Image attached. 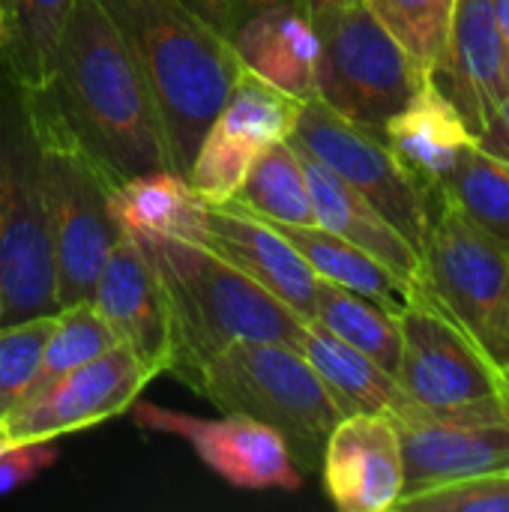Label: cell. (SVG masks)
I'll use <instances>...</instances> for the list:
<instances>
[{
	"label": "cell",
	"instance_id": "6da1fadb",
	"mask_svg": "<svg viewBox=\"0 0 509 512\" xmlns=\"http://www.w3.org/2000/svg\"><path fill=\"white\" fill-rule=\"evenodd\" d=\"M48 90L69 129L114 183L174 168L147 75L102 0L72 3Z\"/></svg>",
	"mask_w": 509,
	"mask_h": 512
},
{
	"label": "cell",
	"instance_id": "7a4b0ae2",
	"mask_svg": "<svg viewBox=\"0 0 509 512\" xmlns=\"http://www.w3.org/2000/svg\"><path fill=\"white\" fill-rule=\"evenodd\" d=\"M126 33L156 99L174 168L186 174L243 63L183 0H102Z\"/></svg>",
	"mask_w": 509,
	"mask_h": 512
},
{
	"label": "cell",
	"instance_id": "3957f363",
	"mask_svg": "<svg viewBox=\"0 0 509 512\" xmlns=\"http://www.w3.org/2000/svg\"><path fill=\"white\" fill-rule=\"evenodd\" d=\"M141 246L168 291L174 321L168 375L180 384L189 387L195 372L234 342H279L300 351L309 321L204 243L153 240Z\"/></svg>",
	"mask_w": 509,
	"mask_h": 512
},
{
	"label": "cell",
	"instance_id": "277c9868",
	"mask_svg": "<svg viewBox=\"0 0 509 512\" xmlns=\"http://www.w3.org/2000/svg\"><path fill=\"white\" fill-rule=\"evenodd\" d=\"M27 99L39 141L42 192L54 246L57 309H63L93 297V285L120 240L108 207L117 183L69 129L48 84L27 87Z\"/></svg>",
	"mask_w": 509,
	"mask_h": 512
},
{
	"label": "cell",
	"instance_id": "5b68a950",
	"mask_svg": "<svg viewBox=\"0 0 509 512\" xmlns=\"http://www.w3.org/2000/svg\"><path fill=\"white\" fill-rule=\"evenodd\" d=\"M189 387L222 414L276 429L303 474L321 471L327 438L342 420L312 363L279 342H234L213 354Z\"/></svg>",
	"mask_w": 509,
	"mask_h": 512
},
{
	"label": "cell",
	"instance_id": "8992f818",
	"mask_svg": "<svg viewBox=\"0 0 509 512\" xmlns=\"http://www.w3.org/2000/svg\"><path fill=\"white\" fill-rule=\"evenodd\" d=\"M57 312L54 246L27 87L0 66V324Z\"/></svg>",
	"mask_w": 509,
	"mask_h": 512
},
{
	"label": "cell",
	"instance_id": "52a82bcc",
	"mask_svg": "<svg viewBox=\"0 0 509 512\" xmlns=\"http://www.w3.org/2000/svg\"><path fill=\"white\" fill-rule=\"evenodd\" d=\"M429 222L420 249L423 285L462 330L507 372L509 252L483 234L447 195L426 192Z\"/></svg>",
	"mask_w": 509,
	"mask_h": 512
},
{
	"label": "cell",
	"instance_id": "ba28073f",
	"mask_svg": "<svg viewBox=\"0 0 509 512\" xmlns=\"http://www.w3.org/2000/svg\"><path fill=\"white\" fill-rule=\"evenodd\" d=\"M318 54V99L345 120L384 135L387 120L426 78L405 48L372 15L366 0L333 6L312 18Z\"/></svg>",
	"mask_w": 509,
	"mask_h": 512
},
{
	"label": "cell",
	"instance_id": "9c48e42d",
	"mask_svg": "<svg viewBox=\"0 0 509 512\" xmlns=\"http://www.w3.org/2000/svg\"><path fill=\"white\" fill-rule=\"evenodd\" d=\"M396 318L402 330L396 381L411 402L459 408L509 399L507 372L486 357L423 282Z\"/></svg>",
	"mask_w": 509,
	"mask_h": 512
},
{
	"label": "cell",
	"instance_id": "30bf717a",
	"mask_svg": "<svg viewBox=\"0 0 509 512\" xmlns=\"http://www.w3.org/2000/svg\"><path fill=\"white\" fill-rule=\"evenodd\" d=\"M288 141L321 165H327L333 174H339L417 252L423 249L429 222L426 192L399 165L384 135L345 120L315 96L303 102Z\"/></svg>",
	"mask_w": 509,
	"mask_h": 512
},
{
	"label": "cell",
	"instance_id": "8fae6325",
	"mask_svg": "<svg viewBox=\"0 0 509 512\" xmlns=\"http://www.w3.org/2000/svg\"><path fill=\"white\" fill-rule=\"evenodd\" d=\"M387 414L402 444V495L509 468V399L459 408H426L405 399Z\"/></svg>",
	"mask_w": 509,
	"mask_h": 512
},
{
	"label": "cell",
	"instance_id": "7c38bea8",
	"mask_svg": "<svg viewBox=\"0 0 509 512\" xmlns=\"http://www.w3.org/2000/svg\"><path fill=\"white\" fill-rule=\"evenodd\" d=\"M300 108L303 99L243 69L183 174L192 192L207 207L231 204L252 162L267 147L291 138Z\"/></svg>",
	"mask_w": 509,
	"mask_h": 512
},
{
	"label": "cell",
	"instance_id": "4fadbf2b",
	"mask_svg": "<svg viewBox=\"0 0 509 512\" xmlns=\"http://www.w3.org/2000/svg\"><path fill=\"white\" fill-rule=\"evenodd\" d=\"M156 378L135 351L114 345L96 360L21 402L3 420V444H42L123 417Z\"/></svg>",
	"mask_w": 509,
	"mask_h": 512
},
{
	"label": "cell",
	"instance_id": "5bb4252c",
	"mask_svg": "<svg viewBox=\"0 0 509 512\" xmlns=\"http://www.w3.org/2000/svg\"><path fill=\"white\" fill-rule=\"evenodd\" d=\"M129 414L138 429L183 438L195 450V456L234 489L297 492L303 486L306 474L297 468L285 438L252 417L225 414L219 420H201L138 399L132 402Z\"/></svg>",
	"mask_w": 509,
	"mask_h": 512
},
{
	"label": "cell",
	"instance_id": "9a60e30c",
	"mask_svg": "<svg viewBox=\"0 0 509 512\" xmlns=\"http://www.w3.org/2000/svg\"><path fill=\"white\" fill-rule=\"evenodd\" d=\"M90 300L120 345L135 351L156 375H168L174 360L171 303L150 252L138 240L120 234Z\"/></svg>",
	"mask_w": 509,
	"mask_h": 512
},
{
	"label": "cell",
	"instance_id": "2e32d148",
	"mask_svg": "<svg viewBox=\"0 0 509 512\" xmlns=\"http://www.w3.org/2000/svg\"><path fill=\"white\" fill-rule=\"evenodd\" d=\"M324 492L342 512H387L405 492L402 444L390 414H348L327 438Z\"/></svg>",
	"mask_w": 509,
	"mask_h": 512
},
{
	"label": "cell",
	"instance_id": "e0dca14e",
	"mask_svg": "<svg viewBox=\"0 0 509 512\" xmlns=\"http://www.w3.org/2000/svg\"><path fill=\"white\" fill-rule=\"evenodd\" d=\"M435 81L471 132L480 135L509 93V48L495 0H456L450 42Z\"/></svg>",
	"mask_w": 509,
	"mask_h": 512
},
{
	"label": "cell",
	"instance_id": "ac0fdd59",
	"mask_svg": "<svg viewBox=\"0 0 509 512\" xmlns=\"http://www.w3.org/2000/svg\"><path fill=\"white\" fill-rule=\"evenodd\" d=\"M201 243L291 306L303 321L315 318L321 279L276 225L237 207H207Z\"/></svg>",
	"mask_w": 509,
	"mask_h": 512
},
{
	"label": "cell",
	"instance_id": "d6986e66",
	"mask_svg": "<svg viewBox=\"0 0 509 512\" xmlns=\"http://www.w3.org/2000/svg\"><path fill=\"white\" fill-rule=\"evenodd\" d=\"M384 141L414 183L432 192L450 177L462 153L477 144V135L435 75H426L414 96L387 120Z\"/></svg>",
	"mask_w": 509,
	"mask_h": 512
},
{
	"label": "cell",
	"instance_id": "ffe728a7",
	"mask_svg": "<svg viewBox=\"0 0 509 512\" xmlns=\"http://www.w3.org/2000/svg\"><path fill=\"white\" fill-rule=\"evenodd\" d=\"M231 45L252 75L264 78L267 84L279 87L297 99L318 96V54L321 39L315 21L300 6H270L246 18Z\"/></svg>",
	"mask_w": 509,
	"mask_h": 512
},
{
	"label": "cell",
	"instance_id": "44dd1931",
	"mask_svg": "<svg viewBox=\"0 0 509 512\" xmlns=\"http://www.w3.org/2000/svg\"><path fill=\"white\" fill-rule=\"evenodd\" d=\"M297 153L303 162L315 225H321L324 231H330V234L348 240L351 246L375 255L378 261H384L399 276L423 282L420 252L339 174H333L327 165H321L309 153H303V150H297Z\"/></svg>",
	"mask_w": 509,
	"mask_h": 512
},
{
	"label": "cell",
	"instance_id": "7402d4cb",
	"mask_svg": "<svg viewBox=\"0 0 509 512\" xmlns=\"http://www.w3.org/2000/svg\"><path fill=\"white\" fill-rule=\"evenodd\" d=\"M111 219L120 234L153 243V240H189L201 243L207 204L192 192L189 180L174 168L147 171L129 177L111 189Z\"/></svg>",
	"mask_w": 509,
	"mask_h": 512
},
{
	"label": "cell",
	"instance_id": "603a6c76",
	"mask_svg": "<svg viewBox=\"0 0 509 512\" xmlns=\"http://www.w3.org/2000/svg\"><path fill=\"white\" fill-rule=\"evenodd\" d=\"M276 228L306 258V264L315 270L318 279H327L339 288L369 297L393 315H399L420 288V282L399 276L375 255L351 246L348 240L324 231L321 225H276Z\"/></svg>",
	"mask_w": 509,
	"mask_h": 512
},
{
	"label": "cell",
	"instance_id": "cb8c5ba5",
	"mask_svg": "<svg viewBox=\"0 0 509 512\" xmlns=\"http://www.w3.org/2000/svg\"><path fill=\"white\" fill-rule=\"evenodd\" d=\"M300 354L327 384L342 417L348 414H387L399 408L408 396L399 387L396 375L381 369L372 357L351 348L333 336L324 324L309 321Z\"/></svg>",
	"mask_w": 509,
	"mask_h": 512
},
{
	"label": "cell",
	"instance_id": "d4e9b609",
	"mask_svg": "<svg viewBox=\"0 0 509 512\" xmlns=\"http://www.w3.org/2000/svg\"><path fill=\"white\" fill-rule=\"evenodd\" d=\"M270 225H315L300 153L291 141L267 147L249 168L231 204Z\"/></svg>",
	"mask_w": 509,
	"mask_h": 512
},
{
	"label": "cell",
	"instance_id": "484cf974",
	"mask_svg": "<svg viewBox=\"0 0 509 512\" xmlns=\"http://www.w3.org/2000/svg\"><path fill=\"white\" fill-rule=\"evenodd\" d=\"M312 321L324 324L333 336H339L351 348L372 357L381 369L396 375L399 357H402L399 318L393 312H387L384 306H378L375 300L360 297L348 288H339V285L321 279L318 309H315Z\"/></svg>",
	"mask_w": 509,
	"mask_h": 512
},
{
	"label": "cell",
	"instance_id": "4316f807",
	"mask_svg": "<svg viewBox=\"0 0 509 512\" xmlns=\"http://www.w3.org/2000/svg\"><path fill=\"white\" fill-rule=\"evenodd\" d=\"M75 0H3L9 18L6 69L24 87H45Z\"/></svg>",
	"mask_w": 509,
	"mask_h": 512
},
{
	"label": "cell",
	"instance_id": "83f0119b",
	"mask_svg": "<svg viewBox=\"0 0 509 512\" xmlns=\"http://www.w3.org/2000/svg\"><path fill=\"white\" fill-rule=\"evenodd\" d=\"M483 234L509 252V168L477 144L462 153L450 177L438 186Z\"/></svg>",
	"mask_w": 509,
	"mask_h": 512
},
{
	"label": "cell",
	"instance_id": "f1b7e54d",
	"mask_svg": "<svg viewBox=\"0 0 509 512\" xmlns=\"http://www.w3.org/2000/svg\"><path fill=\"white\" fill-rule=\"evenodd\" d=\"M114 345H117V336H114V330L108 327V321L102 318V312L96 309L93 300H81V303L57 309L51 336H48L45 351H42L39 372H36L24 402L39 396L42 390H48L54 381L75 372L78 366L96 360L99 354H105Z\"/></svg>",
	"mask_w": 509,
	"mask_h": 512
},
{
	"label": "cell",
	"instance_id": "f546056e",
	"mask_svg": "<svg viewBox=\"0 0 509 512\" xmlns=\"http://www.w3.org/2000/svg\"><path fill=\"white\" fill-rule=\"evenodd\" d=\"M366 6L423 75L438 72L450 42L456 0H366Z\"/></svg>",
	"mask_w": 509,
	"mask_h": 512
},
{
	"label": "cell",
	"instance_id": "4dcf8cb0",
	"mask_svg": "<svg viewBox=\"0 0 509 512\" xmlns=\"http://www.w3.org/2000/svg\"><path fill=\"white\" fill-rule=\"evenodd\" d=\"M51 327H54V315H36L15 324H0V423L24 402L39 372Z\"/></svg>",
	"mask_w": 509,
	"mask_h": 512
},
{
	"label": "cell",
	"instance_id": "1f68e13d",
	"mask_svg": "<svg viewBox=\"0 0 509 512\" xmlns=\"http://www.w3.org/2000/svg\"><path fill=\"white\" fill-rule=\"evenodd\" d=\"M396 510L405 512H509V468L489 471L414 495H402Z\"/></svg>",
	"mask_w": 509,
	"mask_h": 512
},
{
	"label": "cell",
	"instance_id": "d6a6232c",
	"mask_svg": "<svg viewBox=\"0 0 509 512\" xmlns=\"http://www.w3.org/2000/svg\"><path fill=\"white\" fill-rule=\"evenodd\" d=\"M57 462L51 441L42 444H0V495L30 483L36 474L48 471Z\"/></svg>",
	"mask_w": 509,
	"mask_h": 512
},
{
	"label": "cell",
	"instance_id": "836d02e7",
	"mask_svg": "<svg viewBox=\"0 0 509 512\" xmlns=\"http://www.w3.org/2000/svg\"><path fill=\"white\" fill-rule=\"evenodd\" d=\"M270 6H303V0H204V21L222 33L225 39H231L237 33V27L252 18L255 12H264Z\"/></svg>",
	"mask_w": 509,
	"mask_h": 512
},
{
	"label": "cell",
	"instance_id": "e575fe53",
	"mask_svg": "<svg viewBox=\"0 0 509 512\" xmlns=\"http://www.w3.org/2000/svg\"><path fill=\"white\" fill-rule=\"evenodd\" d=\"M477 147L509 168V93L501 99L498 111L483 126V132L477 135Z\"/></svg>",
	"mask_w": 509,
	"mask_h": 512
},
{
	"label": "cell",
	"instance_id": "d590c367",
	"mask_svg": "<svg viewBox=\"0 0 509 512\" xmlns=\"http://www.w3.org/2000/svg\"><path fill=\"white\" fill-rule=\"evenodd\" d=\"M6 54H9V18L0 0V66H6Z\"/></svg>",
	"mask_w": 509,
	"mask_h": 512
},
{
	"label": "cell",
	"instance_id": "8d00e7d4",
	"mask_svg": "<svg viewBox=\"0 0 509 512\" xmlns=\"http://www.w3.org/2000/svg\"><path fill=\"white\" fill-rule=\"evenodd\" d=\"M342 0H303V6H306V12L315 18V15H321V12H327V9H333V6H339Z\"/></svg>",
	"mask_w": 509,
	"mask_h": 512
},
{
	"label": "cell",
	"instance_id": "74e56055",
	"mask_svg": "<svg viewBox=\"0 0 509 512\" xmlns=\"http://www.w3.org/2000/svg\"><path fill=\"white\" fill-rule=\"evenodd\" d=\"M498 6V21H501V30H504V42L509 48V0H495Z\"/></svg>",
	"mask_w": 509,
	"mask_h": 512
},
{
	"label": "cell",
	"instance_id": "f35d334b",
	"mask_svg": "<svg viewBox=\"0 0 509 512\" xmlns=\"http://www.w3.org/2000/svg\"><path fill=\"white\" fill-rule=\"evenodd\" d=\"M183 3H186V6H192V9L204 18V0H183Z\"/></svg>",
	"mask_w": 509,
	"mask_h": 512
},
{
	"label": "cell",
	"instance_id": "ab89813d",
	"mask_svg": "<svg viewBox=\"0 0 509 512\" xmlns=\"http://www.w3.org/2000/svg\"><path fill=\"white\" fill-rule=\"evenodd\" d=\"M0 444H3V423H0Z\"/></svg>",
	"mask_w": 509,
	"mask_h": 512
},
{
	"label": "cell",
	"instance_id": "60d3db41",
	"mask_svg": "<svg viewBox=\"0 0 509 512\" xmlns=\"http://www.w3.org/2000/svg\"><path fill=\"white\" fill-rule=\"evenodd\" d=\"M342 3H357V0H342ZM342 3H339V6H342Z\"/></svg>",
	"mask_w": 509,
	"mask_h": 512
},
{
	"label": "cell",
	"instance_id": "b9f144b4",
	"mask_svg": "<svg viewBox=\"0 0 509 512\" xmlns=\"http://www.w3.org/2000/svg\"><path fill=\"white\" fill-rule=\"evenodd\" d=\"M507 384H509V372H507Z\"/></svg>",
	"mask_w": 509,
	"mask_h": 512
},
{
	"label": "cell",
	"instance_id": "7bdbcfd3",
	"mask_svg": "<svg viewBox=\"0 0 509 512\" xmlns=\"http://www.w3.org/2000/svg\"><path fill=\"white\" fill-rule=\"evenodd\" d=\"M507 372H509V366H507Z\"/></svg>",
	"mask_w": 509,
	"mask_h": 512
}]
</instances>
